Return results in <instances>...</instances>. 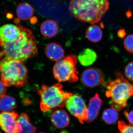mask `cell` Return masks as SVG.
Listing matches in <instances>:
<instances>
[{
  "label": "cell",
  "instance_id": "1",
  "mask_svg": "<svg viewBox=\"0 0 133 133\" xmlns=\"http://www.w3.org/2000/svg\"><path fill=\"white\" fill-rule=\"evenodd\" d=\"M19 26L21 31L19 37L12 42L2 44L3 49L0 52L1 59H14L23 63L37 55L36 42L32 31Z\"/></svg>",
  "mask_w": 133,
  "mask_h": 133
},
{
  "label": "cell",
  "instance_id": "2",
  "mask_svg": "<svg viewBox=\"0 0 133 133\" xmlns=\"http://www.w3.org/2000/svg\"><path fill=\"white\" fill-rule=\"evenodd\" d=\"M109 6L108 0H71L69 9L77 20L93 24L101 21Z\"/></svg>",
  "mask_w": 133,
  "mask_h": 133
},
{
  "label": "cell",
  "instance_id": "3",
  "mask_svg": "<svg viewBox=\"0 0 133 133\" xmlns=\"http://www.w3.org/2000/svg\"><path fill=\"white\" fill-rule=\"evenodd\" d=\"M28 71L23 63L14 59L0 61L1 82L6 87L21 88L28 83Z\"/></svg>",
  "mask_w": 133,
  "mask_h": 133
},
{
  "label": "cell",
  "instance_id": "4",
  "mask_svg": "<svg viewBox=\"0 0 133 133\" xmlns=\"http://www.w3.org/2000/svg\"><path fill=\"white\" fill-rule=\"evenodd\" d=\"M115 74L117 78L108 82L105 95L111 98L112 106L121 110L127 105L128 101L133 96V84L118 72L116 71Z\"/></svg>",
  "mask_w": 133,
  "mask_h": 133
},
{
  "label": "cell",
  "instance_id": "5",
  "mask_svg": "<svg viewBox=\"0 0 133 133\" xmlns=\"http://www.w3.org/2000/svg\"><path fill=\"white\" fill-rule=\"evenodd\" d=\"M38 92L41 99L40 108L44 112L57 108L63 107L66 100L73 95L71 93L64 91L63 85L60 83L50 86L43 85Z\"/></svg>",
  "mask_w": 133,
  "mask_h": 133
},
{
  "label": "cell",
  "instance_id": "6",
  "mask_svg": "<svg viewBox=\"0 0 133 133\" xmlns=\"http://www.w3.org/2000/svg\"><path fill=\"white\" fill-rule=\"evenodd\" d=\"M78 58L74 55H70L56 62L53 68L55 78L59 82L74 83L78 80V72L76 69Z\"/></svg>",
  "mask_w": 133,
  "mask_h": 133
},
{
  "label": "cell",
  "instance_id": "7",
  "mask_svg": "<svg viewBox=\"0 0 133 133\" xmlns=\"http://www.w3.org/2000/svg\"><path fill=\"white\" fill-rule=\"evenodd\" d=\"M66 107L67 110L83 124L88 119V108L84 99L80 96L72 95L66 100Z\"/></svg>",
  "mask_w": 133,
  "mask_h": 133
},
{
  "label": "cell",
  "instance_id": "8",
  "mask_svg": "<svg viewBox=\"0 0 133 133\" xmlns=\"http://www.w3.org/2000/svg\"><path fill=\"white\" fill-rule=\"evenodd\" d=\"M81 79L82 84L87 88H95L100 85L107 87V85L102 71L95 67L84 70L81 75Z\"/></svg>",
  "mask_w": 133,
  "mask_h": 133
},
{
  "label": "cell",
  "instance_id": "9",
  "mask_svg": "<svg viewBox=\"0 0 133 133\" xmlns=\"http://www.w3.org/2000/svg\"><path fill=\"white\" fill-rule=\"evenodd\" d=\"M18 116L15 111L0 113V127L5 133H20L17 122Z\"/></svg>",
  "mask_w": 133,
  "mask_h": 133
},
{
  "label": "cell",
  "instance_id": "10",
  "mask_svg": "<svg viewBox=\"0 0 133 133\" xmlns=\"http://www.w3.org/2000/svg\"><path fill=\"white\" fill-rule=\"evenodd\" d=\"M19 26L11 24H5L0 27V45L5 42H12L16 40L21 34Z\"/></svg>",
  "mask_w": 133,
  "mask_h": 133
},
{
  "label": "cell",
  "instance_id": "11",
  "mask_svg": "<svg viewBox=\"0 0 133 133\" xmlns=\"http://www.w3.org/2000/svg\"><path fill=\"white\" fill-rule=\"evenodd\" d=\"M103 102L98 93L91 98L88 108V119L87 122L91 123L97 118Z\"/></svg>",
  "mask_w": 133,
  "mask_h": 133
},
{
  "label": "cell",
  "instance_id": "12",
  "mask_svg": "<svg viewBox=\"0 0 133 133\" xmlns=\"http://www.w3.org/2000/svg\"><path fill=\"white\" fill-rule=\"evenodd\" d=\"M52 124L56 127L63 129L68 127L70 123V118L66 111L62 109L55 110L51 116Z\"/></svg>",
  "mask_w": 133,
  "mask_h": 133
},
{
  "label": "cell",
  "instance_id": "13",
  "mask_svg": "<svg viewBox=\"0 0 133 133\" xmlns=\"http://www.w3.org/2000/svg\"><path fill=\"white\" fill-rule=\"evenodd\" d=\"M45 53L48 58L54 62H58L65 56L64 50L61 45L55 43L47 44L45 48Z\"/></svg>",
  "mask_w": 133,
  "mask_h": 133
},
{
  "label": "cell",
  "instance_id": "14",
  "mask_svg": "<svg viewBox=\"0 0 133 133\" xmlns=\"http://www.w3.org/2000/svg\"><path fill=\"white\" fill-rule=\"evenodd\" d=\"M17 122L20 133H35L37 128L30 122L28 115L23 113L18 116Z\"/></svg>",
  "mask_w": 133,
  "mask_h": 133
},
{
  "label": "cell",
  "instance_id": "15",
  "mask_svg": "<svg viewBox=\"0 0 133 133\" xmlns=\"http://www.w3.org/2000/svg\"><path fill=\"white\" fill-rule=\"evenodd\" d=\"M58 30L59 28L57 23L52 20H47L41 24V33L46 37H54L58 33Z\"/></svg>",
  "mask_w": 133,
  "mask_h": 133
},
{
  "label": "cell",
  "instance_id": "16",
  "mask_svg": "<svg viewBox=\"0 0 133 133\" xmlns=\"http://www.w3.org/2000/svg\"><path fill=\"white\" fill-rule=\"evenodd\" d=\"M77 58L81 65L88 66H90L96 61L97 55L92 49L87 48L79 53Z\"/></svg>",
  "mask_w": 133,
  "mask_h": 133
},
{
  "label": "cell",
  "instance_id": "17",
  "mask_svg": "<svg viewBox=\"0 0 133 133\" xmlns=\"http://www.w3.org/2000/svg\"><path fill=\"white\" fill-rule=\"evenodd\" d=\"M17 14L18 17L23 21L29 20L34 15L33 8L27 3H19L17 8Z\"/></svg>",
  "mask_w": 133,
  "mask_h": 133
},
{
  "label": "cell",
  "instance_id": "18",
  "mask_svg": "<svg viewBox=\"0 0 133 133\" xmlns=\"http://www.w3.org/2000/svg\"><path fill=\"white\" fill-rule=\"evenodd\" d=\"M85 35L89 41L92 42L97 43L102 39V31L99 26L94 24L89 26L87 29Z\"/></svg>",
  "mask_w": 133,
  "mask_h": 133
},
{
  "label": "cell",
  "instance_id": "19",
  "mask_svg": "<svg viewBox=\"0 0 133 133\" xmlns=\"http://www.w3.org/2000/svg\"><path fill=\"white\" fill-rule=\"evenodd\" d=\"M16 107V101L12 96L5 95L0 99V110L2 111H12Z\"/></svg>",
  "mask_w": 133,
  "mask_h": 133
},
{
  "label": "cell",
  "instance_id": "20",
  "mask_svg": "<svg viewBox=\"0 0 133 133\" xmlns=\"http://www.w3.org/2000/svg\"><path fill=\"white\" fill-rule=\"evenodd\" d=\"M118 111L112 108L106 109L102 114L103 121L108 125L114 124L118 119Z\"/></svg>",
  "mask_w": 133,
  "mask_h": 133
},
{
  "label": "cell",
  "instance_id": "21",
  "mask_svg": "<svg viewBox=\"0 0 133 133\" xmlns=\"http://www.w3.org/2000/svg\"><path fill=\"white\" fill-rule=\"evenodd\" d=\"M118 133H133V125H127L123 121L118 122Z\"/></svg>",
  "mask_w": 133,
  "mask_h": 133
},
{
  "label": "cell",
  "instance_id": "22",
  "mask_svg": "<svg viewBox=\"0 0 133 133\" xmlns=\"http://www.w3.org/2000/svg\"><path fill=\"white\" fill-rule=\"evenodd\" d=\"M124 48L128 52L133 54V34L127 36L124 42Z\"/></svg>",
  "mask_w": 133,
  "mask_h": 133
},
{
  "label": "cell",
  "instance_id": "23",
  "mask_svg": "<svg viewBox=\"0 0 133 133\" xmlns=\"http://www.w3.org/2000/svg\"><path fill=\"white\" fill-rule=\"evenodd\" d=\"M125 74L129 80L133 81V62L129 63L126 66Z\"/></svg>",
  "mask_w": 133,
  "mask_h": 133
},
{
  "label": "cell",
  "instance_id": "24",
  "mask_svg": "<svg viewBox=\"0 0 133 133\" xmlns=\"http://www.w3.org/2000/svg\"><path fill=\"white\" fill-rule=\"evenodd\" d=\"M124 114L130 124L133 125V110L129 112L125 110L124 112Z\"/></svg>",
  "mask_w": 133,
  "mask_h": 133
},
{
  "label": "cell",
  "instance_id": "25",
  "mask_svg": "<svg viewBox=\"0 0 133 133\" xmlns=\"http://www.w3.org/2000/svg\"><path fill=\"white\" fill-rule=\"evenodd\" d=\"M6 86L0 81V99L6 95Z\"/></svg>",
  "mask_w": 133,
  "mask_h": 133
},
{
  "label": "cell",
  "instance_id": "26",
  "mask_svg": "<svg viewBox=\"0 0 133 133\" xmlns=\"http://www.w3.org/2000/svg\"><path fill=\"white\" fill-rule=\"evenodd\" d=\"M118 36L119 38H124V37L126 35V31L125 29H122L118 31L117 33Z\"/></svg>",
  "mask_w": 133,
  "mask_h": 133
},
{
  "label": "cell",
  "instance_id": "27",
  "mask_svg": "<svg viewBox=\"0 0 133 133\" xmlns=\"http://www.w3.org/2000/svg\"><path fill=\"white\" fill-rule=\"evenodd\" d=\"M37 21V19L36 17H32L30 20V22L32 24H34V23H36Z\"/></svg>",
  "mask_w": 133,
  "mask_h": 133
},
{
  "label": "cell",
  "instance_id": "28",
  "mask_svg": "<svg viewBox=\"0 0 133 133\" xmlns=\"http://www.w3.org/2000/svg\"><path fill=\"white\" fill-rule=\"evenodd\" d=\"M59 133H69V132L68 131H66V130H63V131H61Z\"/></svg>",
  "mask_w": 133,
  "mask_h": 133
},
{
  "label": "cell",
  "instance_id": "29",
  "mask_svg": "<svg viewBox=\"0 0 133 133\" xmlns=\"http://www.w3.org/2000/svg\"><path fill=\"white\" fill-rule=\"evenodd\" d=\"M44 133V132H40V133Z\"/></svg>",
  "mask_w": 133,
  "mask_h": 133
},
{
  "label": "cell",
  "instance_id": "30",
  "mask_svg": "<svg viewBox=\"0 0 133 133\" xmlns=\"http://www.w3.org/2000/svg\"><path fill=\"white\" fill-rule=\"evenodd\" d=\"M0 133H1V132H0Z\"/></svg>",
  "mask_w": 133,
  "mask_h": 133
}]
</instances>
